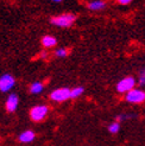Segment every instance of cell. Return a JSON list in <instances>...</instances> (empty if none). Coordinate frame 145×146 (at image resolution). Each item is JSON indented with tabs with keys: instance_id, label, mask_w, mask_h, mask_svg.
<instances>
[{
	"instance_id": "cell-1",
	"label": "cell",
	"mask_w": 145,
	"mask_h": 146,
	"mask_svg": "<svg viewBox=\"0 0 145 146\" xmlns=\"http://www.w3.org/2000/svg\"><path fill=\"white\" fill-rule=\"evenodd\" d=\"M75 21H76V16L74 13H62V14H59V16L50 18V23L54 26L62 27V29L70 27Z\"/></svg>"
},
{
	"instance_id": "cell-2",
	"label": "cell",
	"mask_w": 145,
	"mask_h": 146,
	"mask_svg": "<svg viewBox=\"0 0 145 146\" xmlns=\"http://www.w3.org/2000/svg\"><path fill=\"white\" fill-rule=\"evenodd\" d=\"M48 113H49V107L47 105H37L30 109L29 115H30V119L33 122H41L48 116Z\"/></svg>"
},
{
	"instance_id": "cell-3",
	"label": "cell",
	"mask_w": 145,
	"mask_h": 146,
	"mask_svg": "<svg viewBox=\"0 0 145 146\" xmlns=\"http://www.w3.org/2000/svg\"><path fill=\"white\" fill-rule=\"evenodd\" d=\"M136 83H137V81L133 76H125L115 84V89L120 94H126L134 88Z\"/></svg>"
},
{
	"instance_id": "cell-4",
	"label": "cell",
	"mask_w": 145,
	"mask_h": 146,
	"mask_svg": "<svg viewBox=\"0 0 145 146\" xmlns=\"http://www.w3.org/2000/svg\"><path fill=\"white\" fill-rule=\"evenodd\" d=\"M125 100L128 104H133V105L143 104L145 101V90L140 88H133L132 90H130L128 93L125 94Z\"/></svg>"
},
{
	"instance_id": "cell-5",
	"label": "cell",
	"mask_w": 145,
	"mask_h": 146,
	"mask_svg": "<svg viewBox=\"0 0 145 146\" xmlns=\"http://www.w3.org/2000/svg\"><path fill=\"white\" fill-rule=\"evenodd\" d=\"M70 99V89L67 87H62V88H57L50 93V100L55 102H64Z\"/></svg>"
},
{
	"instance_id": "cell-6",
	"label": "cell",
	"mask_w": 145,
	"mask_h": 146,
	"mask_svg": "<svg viewBox=\"0 0 145 146\" xmlns=\"http://www.w3.org/2000/svg\"><path fill=\"white\" fill-rule=\"evenodd\" d=\"M14 84H16V80L10 74H5L3 76H0V92L6 93L11 90Z\"/></svg>"
},
{
	"instance_id": "cell-7",
	"label": "cell",
	"mask_w": 145,
	"mask_h": 146,
	"mask_svg": "<svg viewBox=\"0 0 145 146\" xmlns=\"http://www.w3.org/2000/svg\"><path fill=\"white\" fill-rule=\"evenodd\" d=\"M19 104V98L17 94H10L9 98H7L6 102H5V108L9 113H13L16 112V109L18 107Z\"/></svg>"
},
{
	"instance_id": "cell-8",
	"label": "cell",
	"mask_w": 145,
	"mask_h": 146,
	"mask_svg": "<svg viewBox=\"0 0 145 146\" xmlns=\"http://www.w3.org/2000/svg\"><path fill=\"white\" fill-rule=\"evenodd\" d=\"M88 10L94 12H100L106 9V1L105 0H92V1L87 5Z\"/></svg>"
},
{
	"instance_id": "cell-9",
	"label": "cell",
	"mask_w": 145,
	"mask_h": 146,
	"mask_svg": "<svg viewBox=\"0 0 145 146\" xmlns=\"http://www.w3.org/2000/svg\"><path fill=\"white\" fill-rule=\"evenodd\" d=\"M35 138H36V133L33 132V131H31V129H27V131H24L23 133L19 134L18 140L20 143H23V144H27V143L33 141Z\"/></svg>"
},
{
	"instance_id": "cell-10",
	"label": "cell",
	"mask_w": 145,
	"mask_h": 146,
	"mask_svg": "<svg viewBox=\"0 0 145 146\" xmlns=\"http://www.w3.org/2000/svg\"><path fill=\"white\" fill-rule=\"evenodd\" d=\"M43 48L45 49H51V48H55L56 44H57V39L54 37V36H50V35H47L44 37L42 38L41 40Z\"/></svg>"
},
{
	"instance_id": "cell-11",
	"label": "cell",
	"mask_w": 145,
	"mask_h": 146,
	"mask_svg": "<svg viewBox=\"0 0 145 146\" xmlns=\"http://www.w3.org/2000/svg\"><path fill=\"white\" fill-rule=\"evenodd\" d=\"M44 89V84L39 81H36L33 83L30 84V88H29V92L31 94H35V95H37V94H41Z\"/></svg>"
},
{
	"instance_id": "cell-12",
	"label": "cell",
	"mask_w": 145,
	"mask_h": 146,
	"mask_svg": "<svg viewBox=\"0 0 145 146\" xmlns=\"http://www.w3.org/2000/svg\"><path fill=\"white\" fill-rule=\"evenodd\" d=\"M83 93H84V87L82 86L75 87V88L70 89V99H77L80 96H82Z\"/></svg>"
},
{
	"instance_id": "cell-13",
	"label": "cell",
	"mask_w": 145,
	"mask_h": 146,
	"mask_svg": "<svg viewBox=\"0 0 145 146\" xmlns=\"http://www.w3.org/2000/svg\"><path fill=\"white\" fill-rule=\"evenodd\" d=\"M107 129H108V132H110L111 134H117L120 131V122L114 121V122L110 123V126H108Z\"/></svg>"
},
{
	"instance_id": "cell-14",
	"label": "cell",
	"mask_w": 145,
	"mask_h": 146,
	"mask_svg": "<svg viewBox=\"0 0 145 146\" xmlns=\"http://www.w3.org/2000/svg\"><path fill=\"white\" fill-rule=\"evenodd\" d=\"M68 54H69V51L66 48H60V49L55 50V56L57 58H64V57L68 56Z\"/></svg>"
},
{
	"instance_id": "cell-15",
	"label": "cell",
	"mask_w": 145,
	"mask_h": 146,
	"mask_svg": "<svg viewBox=\"0 0 145 146\" xmlns=\"http://www.w3.org/2000/svg\"><path fill=\"white\" fill-rule=\"evenodd\" d=\"M138 83L142 87H145V68L142 69L139 71V75H138Z\"/></svg>"
},
{
	"instance_id": "cell-16",
	"label": "cell",
	"mask_w": 145,
	"mask_h": 146,
	"mask_svg": "<svg viewBox=\"0 0 145 146\" xmlns=\"http://www.w3.org/2000/svg\"><path fill=\"white\" fill-rule=\"evenodd\" d=\"M133 1V0H117V3L120 5H130Z\"/></svg>"
},
{
	"instance_id": "cell-17",
	"label": "cell",
	"mask_w": 145,
	"mask_h": 146,
	"mask_svg": "<svg viewBox=\"0 0 145 146\" xmlns=\"http://www.w3.org/2000/svg\"><path fill=\"white\" fill-rule=\"evenodd\" d=\"M41 57H42V58H47V57H48V54L45 52V51H43V52L41 54Z\"/></svg>"
},
{
	"instance_id": "cell-18",
	"label": "cell",
	"mask_w": 145,
	"mask_h": 146,
	"mask_svg": "<svg viewBox=\"0 0 145 146\" xmlns=\"http://www.w3.org/2000/svg\"><path fill=\"white\" fill-rule=\"evenodd\" d=\"M53 1H55V3H61L62 0H53Z\"/></svg>"
}]
</instances>
